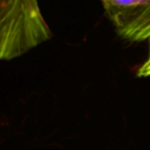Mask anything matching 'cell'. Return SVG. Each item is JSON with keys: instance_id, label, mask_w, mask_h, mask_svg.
<instances>
[{"instance_id": "6da1fadb", "label": "cell", "mask_w": 150, "mask_h": 150, "mask_svg": "<svg viewBox=\"0 0 150 150\" xmlns=\"http://www.w3.org/2000/svg\"><path fill=\"white\" fill-rule=\"evenodd\" d=\"M52 38L38 0H0V59L11 61Z\"/></svg>"}, {"instance_id": "7a4b0ae2", "label": "cell", "mask_w": 150, "mask_h": 150, "mask_svg": "<svg viewBox=\"0 0 150 150\" xmlns=\"http://www.w3.org/2000/svg\"><path fill=\"white\" fill-rule=\"evenodd\" d=\"M117 34L129 41L150 40V0H100Z\"/></svg>"}, {"instance_id": "3957f363", "label": "cell", "mask_w": 150, "mask_h": 150, "mask_svg": "<svg viewBox=\"0 0 150 150\" xmlns=\"http://www.w3.org/2000/svg\"><path fill=\"white\" fill-rule=\"evenodd\" d=\"M149 42H150V40H149ZM137 75L139 77H148V76H150V46H149V54H148V58L146 59V61L139 68V70H138V72H137Z\"/></svg>"}]
</instances>
